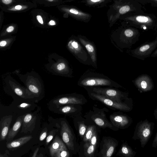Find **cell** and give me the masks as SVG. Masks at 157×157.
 Here are the masks:
<instances>
[{
    "label": "cell",
    "instance_id": "obj_14",
    "mask_svg": "<svg viewBox=\"0 0 157 157\" xmlns=\"http://www.w3.org/2000/svg\"><path fill=\"white\" fill-rule=\"evenodd\" d=\"M36 117L33 114L28 113L24 115L21 133L31 132L35 128Z\"/></svg>",
    "mask_w": 157,
    "mask_h": 157
},
{
    "label": "cell",
    "instance_id": "obj_31",
    "mask_svg": "<svg viewBox=\"0 0 157 157\" xmlns=\"http://www.w3.org/2000/svg\"><path fill=\"white\" fill-rule=\"evenodd\" d=\"M130 10V7L128 5H125L121 7L119 10V12L121 14H123L129 11Z\"/></svg>",
    "mask_w": 157,
    "mask_h": 157
},
{
    "label": "cell",
    "instance_id": "obj_39",
    "mask_svg": "<svg viewBox=\"0 0 157 157\" xmlns=\"http://www.w3.org/2000/svg\"><path fill=\"white\" fill-rule=\"evenodd\" d=\"M6 41H1L0 42V46L1 47H4L6 45Z\"/></svg>",
    "mask_w": 157,
    "mask_h": 157
},
{
    "label": "cell",
    "instance_id": "obj_33",
    "mask_svg": "<svg viewBox=\"0 0 157 157\" xmlns=\"http://www.w3.org/2000/svg\"><path fill=\"white\" fill-rule=\"evenodd\" d=\"M152 147L154 148L157 147V132L155 134L152 142Z\"/></svg>",
    "mask_w": 157,
    "mask_h": 157
},
{
    "label": "cell",
    "instance_id": "obj_4",
    "mask_svg": "<svg viewBox=\"0 0 157 157\" xmlns=\"http://www.w3.org/2000/svg\"><path fill=\"white\" fill-rule=\"evenodd\" d=\"M67 45L70 51L79 62L84 64L91 65L94 67L92 61L89 59L85 48L77 37L71 39Z\"/></svg>",
    "mask_w": 157,
    "mask_h": 157
},
{
    "label": "cell",
    "instance_id": "obj_19",
    "mask_svg": "<svg viewBox=\"0 0 157 157\" xmlns=\"http://www.w3.org/2000/svg\"><path fill=\"white\" fill-rule=\"evenodd\" d=\"M24 115L18 117L10 130L6 137L7 142L11 141L17 134L22 124Z\"/></svg>",
    "mask_w": 157,
    "mask_h": 157
},
{
    "label": "cell",
    "instance_id": "obj_6",
    "mask_svg": "<svg viewBox=\"0 0 157 157\" xmlns=\"http://www.w3.org/2000/svg\"><path fill=\"white\" fill-rule=\"evenodd\" d=\"M86 90L89 96L92 99L100 101L111 109L126 112H129L132 109V107H130L125 103L118 102L102 95L95 93L88 90Z\"/></svg>",
    "mask_w": 157,
    "mask_h": 157
},
{
    "label": "cell",
    "instance_id": "obj_32",
    "mask_svg": "<svg viewBox=\"0 0 157 157\" xmlns=\"http://www.w3.org/2000/svg\"><path fill=\"white\" fill-rule=\"evenodd\" d=\"M31 104L27 103H22L18 106V107L20 109H26L31 106Z\"/></svg>",
    "mask_w": 157,
    "mask_h": 157
},
{
    "label": "cell",
    "instance_id": "obj_28",
    "mask_svg": "<svg viewBox=\"0 0 157 157\" xmlns=\"http://www.w3.org/2000/svg\"><path fill=\"white\" fill-rule=\"evenodd\" d=\"M98 135L96 129L92 137L90 140L89 141L90 144H91L97 147V144L98 142Z\"/></svg>",
    "mask_w": 157,
    "mask_h": 157
},
{
    "label": "cell",
    "instance_id": "obj_8",
    "mask_svg": "<svg viewBox=\"0 0 157 157\" xmlns=\"http://www.w3.org/2000/svg\"><path fill=\"white\" fill-rule=\"evenodd\" d=\"M157 47V37L153 41L144 44L132 50L134 57L141 59L147 58L151 55Z\"/></svg>",
    "mask_w": 157,
    "mask_h": 157
},
{
    "label": "cell",
    "instance_id": "obj_7",
    "mask_svg": "<svg viewBox=\"0 0 157 157\" xmlns=\"http://www.w3.org/2000/svg\"><path fill=\"white\" fill-rule=\"evenodd\" d=\"M118 142L115 139L110 136H103L100 144V151L98 156L110 157L114 154L118 145Z\"/></svg>",
    "mask_w": 157,
    "mask_h": 157
},
{
    "label": "cell",
    "instance_id": "obj_5",
    "mask_svg": "<svg viewBox=\"0 0 157 157\" xmlns=\"http://www.w3.org/2000/svg\"><path fill=\"white\" fill-rule=\"evenodd\" d=\"M61 124L60 134L63 142L72 153L76 154L79 150V147L75 134L65 121H62Z\"/></svg>",
    "mask_w": 157,
    "mask_h": 157
},
{
    "label": "cell",
    "instance_id": "obj_2",
    "mask_svg": "<svg viewBox=\"0 0 157 157\" xmlns=\"http://www.w3.org/2000/svg\"><path fill=\"white\" fill-rule=\"evenodd\" d=\"M155 124L146 119L138 122L136 125L132 139L139 140L141 147L144 148L150 139L154 128Z\"/></svg>",
    "mask_w": 157,
    "mask_h": 157
},
{
    "label": "cell",
    "instance_id": "obj_11",
    "mask_svg": "<svg viewBox=\"0 0 157 157\" xmlns=\"http://www.w3.org/2000/svg\"><path fill=\"white\" fill-rule=\"evenodd\" d=\"M77 38L87 51L94 67L97 68V50L94 44L85 36L79 35L77 36Z\"/></svg>",
    "mask_w": 157,
    "mask_h": 157
},
{
    "label": "cell",
    "instance_id": "obj_34",
    "mask_svg": "<svg viewBox=\"0 0 157 157\" xmlns=\"http://www.w3.org/2000/svg\"><path fill=\"white\" fill-rule=\"evenodd\" d=\"M36 19L40 23L42 24H43V19L41 16L37 15L36 16Z\"/></svg>",
    "mask_w": 157,
    "mask_h": 157
},
{
    "label": "cell",
    "instance_id": "obj_25",
    "mask_svg": "<svg viewBox=\"0 0 157 157\" xmlns=\"http://www.w3.org/2000/svg\"><path fill=\"white\" fill-rule=\"evenodd\" d=\"M70 153L66 145L64 144L57 151L54 157H69Z\"/></svg>",
    "mask_w": 157,
    "mask_h": 157
},
{
    "label": "cell",
    "instance_id": "obj_45",
    "mask_svg": "<svg viewBox=\"0 0 157 157\" xmlns=\"http://www.w3.org/2000/svg\"><path fill=\"white\" fill-rule=\"evenodd\" d=\"M48 0V1H50V2H52L53 1V0Z\"/></svg>",
    "mask_w": 157,
    "mask_h": 157
},
{
    "label": "cell",
    "instance_id": "obj_35",
    "mask_svg": "<svg viewBox=\"0 0 157 157\" xmlns=\"http://www.w3.org/2000/svg\"><path fill=\"white\" fill-rule=\"evenodd\" d=\"M70 12L71 13L76 14H78L79 13L78 11L77 10L73 8H72L70 9Z\"/></svg>",
    "mask_w": 157,
    "mask_h": 157
},
{
    "label": "cell",
    "instance_id": "obj_40",
    "mask_svg": "<svg viewBox=\"0 0 157 157\" xmlns=\"http://www.w3.org/2000/svg\"><path fill=\"white\" fill-rule=\"evenodd\" d=\"M39 150V148L38 147L37 148L36 150L35 151L33 155H32V157H35L36 156V155H37V153L38 152V151Z\"/></svg>",
    "mask_w": 157,
    "mask_h": 157
},
{
    "label": "cell",
    "instance_id": "obj_24",
    "mask_svg": "<svg viewBox=\"0 0 157 157\" xmlns=\"http://www.w3.org/2000/svg\"><path fill=\"white\" fill-rule=\"evenodd\" d=\"M96 129V127L94 125H90L88 126L86 132L83 138L84 142H89L90 141Z\"/></svg>",
    "mask_w": 157,
    "mask_h": 157
},
{
    "label": "cell",
    "instance_id": "obj_15",
    "mask_svg": "<svg viewBox=\"0 0 157 157\" xmlns=\"http://www.w3.org/2000/svg\"><path fill=\"white\" fill-rule=\"evenodd\" d=\"M12 115L6 116L3 117L0 122V141L5 140L7 137L11 122L12 121Z\"/></svg>",
    "mask_w": 157,
    "mask_h": 157
},
{
    "label": "cell",
    "instance_id": "obj_3",
    "mask_svg": "<svg viewBox=\"0 0 157 157\" xmlns=\"http://www.w3.org/2000/svg\"><path fill=\"white\" fill-rule=\"evenodd\" d=\"M84 88L86 90L104 95L109 98L119 103L122 102L123 100L128 99L127 93L121 91L115 88L96 86L85 87Z\"/></svg>",
    "mask_w": 157,
    "mask_h": 157
},
{
    "label": "cell",
    "instance_id": "obj_1",
    "mask_svg": "<svg viewBox=\"0 0 157 157\" xmlns=\"http://www.w3.org/2000/svg\"><path fill=\"white\" fill-rule=\"evenodd\" d=\"M77 84L84 88L101 86L115 88L122 87L117 82L104 74L90 69L87 70L80 77Z\"/></svg>",
    "mask_w": 157,
    "mask_h": 157
},
{
    "label": "cell",
    "instance_id": "obj_23",
    "mask_svg": "<svg viewBox=\"0 0 157 157\" xmlns=\"http://www.w3.org/2000/svg\"><path fill=\"white\" fill-rule=\"evenodd\" d=\"M137 34V32L135 33L134 30L128 29H125L124 33V36L119 39V42L121 43H132V39L135 35Z\"/></svg>",
    "mask_w": 157,
    "mask_h": 157
},
{
    "label": "cell",
    "instance_id": "obj_21",
    "mask_svg": "<svg viewBox=\"0 0 157 157\" xmlns=\"http://www.w3.org/2000/svg\"><path fill=\"white\" fill-rule=\"evenodd\" d=\"M64 144L58 136H56L49 147L51 156L54 157L56 154Z\"/></svg>",
    "mask_w": 157,
    "mask_h": 157
},
{
    "label": "cell",
    "instance_id": "obj_17",
    "mask_svg": "<svg viewBox=\"0 0 157 157\" xmlns=\"http://www.w3.org/2000/svg\"><path fill=\"white\" fill-rule=\"evenodd\" d=\"M133 21L137 26L150 28L154 23L153 19L149 16L136 15L133 17Z\"/></svg>",
    "mask_w": 157,
    "mask_h": 157
},
{
    "label": "cell",
    "instance_id": "obj_26",
    "mask_svg": "<svg viewBox=\"0 0 157 157\" xmlns=\"http://www.w3.org/2000/svg\"><path fill=\"white\" fill-rule=\"evenodd\" d=\"M79 135L82 138H83L86 131L87 126L85 124L84 121L78 123Z\"/></svg>",
    "mask_w": 157,
    "mask_h": 157
},
{
    "label": "cell",
    "instance_id": "obj_38",
    "mask_svg": "<svg viewBox=\"0 0 157 157\" xmlns=\"http://www.w3.org/2000/svg\"><path fill=\"white\" fill-rule=\"evenodd\" d=\"M2 2L6 4H8L12 2V0H2Z\"/></svg>",
    "mask_w": 157,
    "mask_h": 157
},
{
    "label": "cell",
    "instance_id": "obj_27",
    "mask_svg": "<svg viewBox=\"0 0 157 157\" xmlns=\"http://www.w3.org/2000/svg\"><path fill=\"white\" fill-rule=\"evenodd\" d=\"M57 131V130L54 129L51 131L49 132L46 140L45 143L46 145H48L52 140L56 133Z\"/></svg>",
    "mask_w": 157,
    "mask_h": 157
},
{
    "label": "cell",
    "instance_id": "obj_44",
    "mask_svg": "<svg viewBox=\"0 0 157 157\" xmlns=\"http://www.w3.org/2000/svg\"><path fill=\"white\" fill-rule=\"evenodd\" d=\"M101 0H90V1L93 2H99Z\"/></svg>",
    "mask_w": 157,
    "mask_h": 157
},
{
    "label": "cell",
    "instance_id": "obj_36",
    "mask_svg": "<svg viewBox=\"0 0 157 157\" xmlns=\"http://www.w3.org/2000/svg\"><path fill=\"white\" fill-rule=\"evenodd\" d=\"M14 27L12 26H10L9 27L6 29L7 32L10 33L12 32L14 30Z\"/></svg>",
    "mask_w": 157,
    "mask_h": 157
},
{
    "label": "cell",
    "instance_id": "obj_10",
    "mask_svg": "<svg viewBox=\"0 0 157 157\" xmlns=\"http://www.w3.org/2000/svg\"><path fill=\"white\" fill-rule=\"evenodd\" d=\"M109 119L112 124L119 129L127 128L132 123L130 117L122 113H114L110 115Z\"/></svg>",
    "mask_w": 157,
    "mask_h": 157
},
{
    "label": "cell",
    "instance_id": "obj_42",
    "mask_svg": "<svg viewBox=\"0 0 157 157\" xmlns=\"http://www.w3.org/2000/svg\"><path fill=\"white\" fill-rule=\"evenodd\" d=\"M22 8V6L21 5H17L15 6V8L16 10H20Z\"/></svg>",
    "mask_w": 157,
    "mask_h": 157
},
{
    "label": "cell",
    "instance_id": "obj_16",
    "mask_svg": "<svg viewBox=\"0 0 157 157\" xmlns=\"http://www.w3.org/2000/svg\"><path fill=\"white\" fill-rule=\"evenodd\" d=\"M82 107L81 105L67 104L59 108V111L62 113L76 117L81 113Z\"/></svg>",
    "mask_w": 157,
    "mask_h": 157
},
{
    "label": "cell",
    "instance_id": "obj_43",
    "mask_svg": "<svg viewBox=\"0 0 157 157\" xmlns=\"http://www.w3.org/2000/svg\"><path fill=\"white\" fill-rule=\"evenodd\" d=\"M49 24L51 25H55V22L53 20H51L49 22Z\"/></svg>",
    "mask_w": 157,
    "mask_h": 157
},
{
    "label": "cell",
    "instance_id": "obj_30",
    "mask_svg": "<svg viewBox=\"0 0 157 157\" xmlns=\"http://www.w3.org/2000/svg\"><path fill=\"white\" fill-rule=\"evenodd\" d=\"M47 132L48 130L46 128L43 129L39 137V139L40 141H42L44 140L47 135Z\"/></svg>",
    "mask_w": 157,
    "mask_h": 157
},
{
    "label": "cell",
    "instance_id": "obj_12",
    "mask_svg": "<svg viewBox=\"0 0 157 157\" xmlns=\"http://www.w3.org/2000/svg\"><path fill=\"white\" fill-rule=\"evenodd\" d=\"M134 82L139 91L141 92L150 91L154 87L152 79L147 75L140 76L135 80Z\"/></svg>",
    "mask_w": 157,
    "mask_h": 157
},
{
    "label": "cell",
    "instance_id": "obj_18",
    "mask_svg": "<svg viewBox=\"0 0 157 157\" xmlns=\"http://www.w3.org/2000/svg\"><path fill=\"white\" fill-rule=\"evenodd\" d=\"M32 138L31 136H26L9 142H6V147L10 150L16 149L26 143Z\"/></svg>",
    "mask_w": 157,
    "mask_h": 157
},
{
    "label": "cell",
    "instance_id": "obj_41",
    "mask_svg": "<svg viewBox=\"0 0 157 157\" xmlns=\"http://www.w3.org/2000/svg\"><path fill=\"white\" fill-rule=\"evenodd\" d=\"M151 56L152 57L157 56V48L153 52Z\"/></svg>",
    "mask_w": 157,
    "mask_h": 157
},
{
    "label": "cell",
    "instance_id": "obj_29",
    "mask_svg": "<svg viewBox=\"0 0 157 157\" xmlns=\"http://www.w3.org/2000/svg\"><path fill=\"white\" fill-rule=\"evenodd\" d=\"M57 68L59 71L65 70V69L72 71V70H70L69 67L67 66V64L64 62H61L58 64L57 66Z\"/></svg>",
    "mask_w": 157,
    "mask_h": 157
},
{
    "label": "cell",
    "instance_id": "obj_13",
    "mask_svg": "<svg viewBox=\"0 0 157 157\" xmlns=\"http://www.w3.org/2000/svg\"><path fill=\"white\" fill-rule=\"evenodd\" d=\"M91 118L97 125L101 128H108L114 131L119 130L118 128L109 122L104 113H93L91 115Z\"/></svg>",
    "mask_w": 157,
    "mask_h": 157
},
{
    "label": "cell",
    "instance_id": "obj_22",
    "mask_svg": "<svg viewBox=\"0 0 157 157\" xmlns=\"http://www.w3.org/2000/svg\"><path fill=\"white\" fill-rule=\"evenodd\" d=\"M83 145V153L86 157H94L96 156L97 147L90 143L89 142H84Z\"/></svg>",
    "mask_w": 157,
    "mask_h": 157
},
{
    "label": "cell",
    "instance_id": "obj_46",
    "mask_svg": "<svg viewBox=\"0 0 157 157\" xmlns=\"http://www.w3.org/2000/svg\"><path fill=\"white\" fill-rule=\"evenodd\" d=\"M155 1H157V0H155Z\"/></svg>",
    "mask_w": 157,
    "mask_h": 157
},
{
    "label": "cell",
    "instance_id": "obj_37",
    "mask_svg": "<svg viewBox=\"0 0 157 157\" xmlns=\"http://www.w3.org/2000/svg\"><path fill=\"white\" fill-rule=\"evenodd\" d=\"M153 114L155 119L157 121V105L156 109L154 110Z\"/></svg>",
    "mask_w": 157,
    "mask_h": 157
},
{
    "label": "cell",
    "instance_id": "obj_9",
    "mask_svg": "<svg viewBox=\"0 0 157 157\" xmlns=\"http://www.w3.org/2000/svg\"><path fill=\"white\" fill-rule=\"evenodd\" d=\"M87 101L83 95L73 93L55 99L53 103L58 106L70 104L82 105L85 104Z\"/></svg>",
    "mask_w": 157,
    "mask_h": 157
},
{
    "label": "cell",
    "instance_id": "obj_20",
    "mask_svg": "<svg viewBox=\"0 0 157 157\" xmlns=\"http://www.w3.org/2000/svg\"><path fill=\"white\" fill-rule=\"evenodd\" d=\"M136 153V152L125 142L122 144L117 155L122 157H134Z\"/></svg>",
    "mask_w": 157,
    "mask_h": 157
}]
</instances>
